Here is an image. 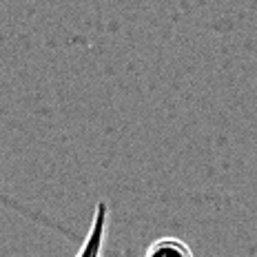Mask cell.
I'll return each mask as SVG.
<instances>
[{"instance_id":"obj_1","label":"cell","mask_w":257,"mask_h":257,"mask_svg":"<svg viewBox=\"0 0 257 257\" xmlns=\"http://www.w3.org/2000/svg\"><path fill=\"white\" fill-rule=\"evenodd\" d=\"M106 222H109V206H106V202H98L95 213H93V224H91V231L87 235V239H84L82 248L78 250L80 257L102 253V244L106 239Z\"/></svg>"},{"instance_id":"obj_2","label":"cell","mask_w":257,"mask_h":257,"mask_svg":"<svg viewBox=\"0 0 257 257\" xmlns=\"http://www.w3.org/2000/svg\"><path fill=\"white\" fill-rule=\"evenodd\" d=\"M167 253H173V255H180V257H191L193 255V248L184 239L180 237H160L147 248V255L149 257H155V255H167Z\"/></svg>"}]
</instances>
